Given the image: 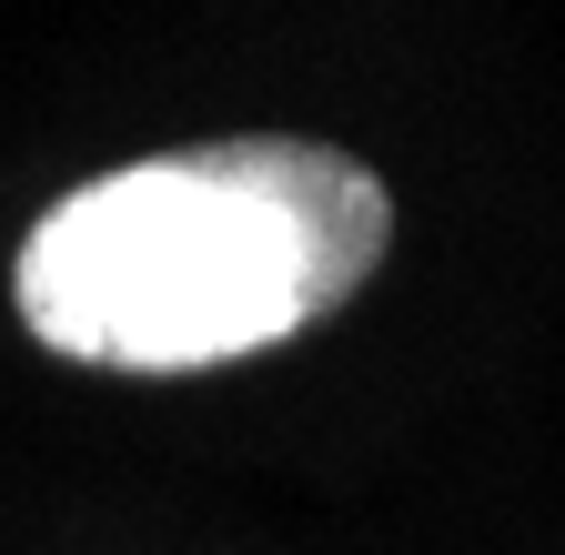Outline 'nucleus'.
<instances>
[{
  "label": "nucleus",
  "mask_w": 565,
  "mask_h": 555,
  "mask_svg": "<svg viewBox=\"0 0 565 555\" xmlns=\"http://www.w3.org/2000/svg\"><path fill=\"white\" fill-rule=\"evenodd\" d=\"M394 243L374 162L303 131L141 152L21 233L11 303L31 343L121 374H202L313 333Z\"/></svg>",
  "instance_id": "f257e3e1"
}]
</instances>
